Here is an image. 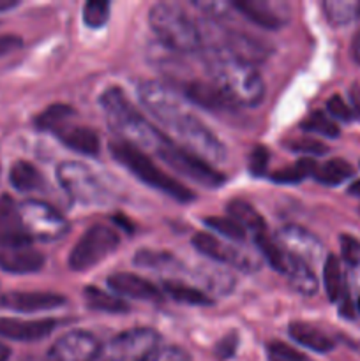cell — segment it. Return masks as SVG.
I'll return each mask as SVG.
<instances>
[{
  "label": "cell",
  "instance_id": "6da1fadb",
  "mask_svg": "<svg viewBox=\"0 0 360 361\" xmlns=\"http://www.w3.org/2000/svg\"><path fill=\"white\" fill-rule=\"evenodd\" d=\"M138 97L161 126L182 141L184 148L205 161H224V145L194 115L186 99L180 97L173 88L157 81H143L138 87Z\"/></svg>",
  "mask_w": 360,
  "mask_h": 361
},
{
  "label": "cell",
  "instance_id": "7a4b0ae2",
  "mask_svg": "<svg viewBox=\"0 0 360 361\" xmlns=\"http://www.w3.org/2000/svg\"><path fill=\"white\" fill-rule=\"evenodd\" d=\"M210 81L229 99L233 106L254 108L265 97V83L251 63L219 49H208L203 56Z\"/></svg>",
  "mask_w": 360,
  "mask_h": 361
},
{
  "label": "cell",
  "instance_id": "3957f363",
  "mask_svg": "<svg viewBox=\"0 0 360 361\" xmlns=\"http://www.w3.org/2000/svg\"><path fill=\"white\" fill-rule=\"evenodd\" d=\"M101 106L104 109L109 127L120 136V140L134 145L141 150H154L157 154L162 145L169 141L159 129H155L127 99L119 87H109L102 92Z\"/></svg>",
  "mask_w": 360,
  "mask_h": 361
},
{
  "label": "cell",
  "instance_id": "277c9868",
  "mask_svg": "<svg viewBox=\"0 0 360 361\" xmlns=\"http://www.w3.org/2000/svg\"><path fill=\"white\" fill-rule=\"evenodd\" d=\"M148 23L159 41L173 51L193 53L203 48L200 27L179 4H154L148 13Z\"/></svg>",
  "mask_w": 360,
  "mask_h": 361
},
{
  "label": "cell",
  "instance_id": "5b68a950",
  "mask_svg": "<svg viewBox=\"0 0 360 361\" xmlns=\"http://www.w3.org/2000/svg\"><path fill=\"white\" fill-rule=\"evenodd\" d=\"M109 150H112L113 159L116 162H120L122 166H126L138 180H141L143 183H147L148 187L155 190H161V192L168 194L173 200L180 201V203H189L194 200V194L187 189L186 185H182L180 182H176L175 178H172L169 175L162 173L157 166L152 162V159L148 155H145L134 145L127 143L124 140H116L109 143Z\"/></svg>",
  "mask_w": 360,
  "mask_h": 361
},
{
  "label": "cell",
  "instance_id": "8992f818",
  "mask_svg": "<svg viewBox=\"0 0 360 361\" xmlns=\"http://www.w3.org/2000/svg\"><path fill=\"white\" fill-rule=\"evenodd\" d=\"M56 180L67 196L76 203L87 204V207H101L109 201V194L104 185L81 162H62L56 169Z\"/></svg>",
  "mask_w": 360,
  "mask_h": 361
},
{
  "label": "cell",
  "instance_id": "52a82bcc",
  "mask_svg": "<svg viewBox=\"0 0 360 361\" xmlns=\"http://www.w3.org/2000/svg\"><path fill=\"white\" fill-rule=\"evenodd\" d=\"M157 345V331L152 328H133L101 345L94 361H145Z\"/></svg>",
  "mask_w": 360,
  "mask_h": 361
},
{
  "label": "cell",
  "instance_id": "ba28073f",
  "mask_svg": "<svg viewBox=\"0 0 360 361\" xmlns=\"http://www.w3.org/2000/svg\"><path fill=\"white\" fill-rule=\"evenodd\" d=\"M120 238L109 226H92L83 233L71 250L69 268L73 271H87L102 263L119 247Z\"/></svg>",
  "mask_w": 360,
  "mask_h": 361
},
{
  "label": "cell",
  "instance_id": "9c48e42d",
  "mask_svg": "<svg viewBox=\"0 0 360 361\" xmlns=\"http://www.w3.org/2000/svg\"><path fill=\"white\" fill-rule=\"evenodd\" d=\"M18 212H20L21 224L30 240L56 242L69 231L66 219L48 203L28 200L18 207Z\"/></svg>",
  "mask_w": 360,
  "mask_h": 361
},
{
  "label": "cell",
  "instance_id": "30bf717a",
  "mask_svg": "<svg viewBox=\"0 0 360 361\" xmlns=\"http://www.w3.org/2000/svg\"><path fill=\"white\" fill-rule=\"evenodd\" d=\"M157 155L166 164H169L173 169L180 171L187 178L198 182L200 185L215 189V187H221L224 183L222 173L212 168L208 161H205L200 155L193 154L187 148L176 147L173 141H166L161 147V150L157 152Z\"/></svg>",
  "mask_w": 360,
  "mask_h": 361
},
{
  "label": "cell",
  "instance_id": "8fae6325",
  "mask_svg": "<svg viewBox=\"0 0 360 361\" xmlns=\"http://www.w3.org/2000/svg\"><path fill=\"white\" fill-rule=\"evenodd\" d=\"M229 4L251 23L267 30H277L289 21V6L279 0H239Z\"/></svg>",
  "mask_w": 360,
  "mask_h": 361
},
{
  "label": "cell",
  "instance_id": "7c38bea8",
  "mask_svg": "<svg viewBox=\"0 0 360 361\" xmlns=\"http://www.w3.org/2000/svg\"><path fill=\"white\" fill-rule=\"evenodd\" d=\"M97 338L83 330L69 331L46 353L44 361H94L99 351Z\"/></svg>",
  "mask_w": 360,
  "mask_h": 361
},
{
  "label": "cell",
  "instance_id": "4fadbf2b",
  "mask_svg": "<svg viewBox=\"0 0 360 361\" xmlns=\"http://www.w3.org/2000/svg\"><path fill=\"white\" fill-rule=\"evenodd\" d=\"M277 243L296 261H302L313 268L321 261L323 245L313 233L299 228V226H286L277 233Z\"/></svg>",
  "mask_w": 360,
  "mask_h": 361
},
{
  "label": "cell",
  "instance_id": "5bb4252c",
  "mask_svg": "<svg viewBox=\"0 0 360 361\" xmlns=\"http://www.w3.org/2000/svg\"><path fill=\"white\" fill-rule=\"evenodd\" d=\"M193 247L200 250L201 254L210 257V259L219 261V263L233 264V267H239L240 270H258V267H260V263L251 254H247L246 250L236 249V247L229 245V243L221 242V240L214 238L208 233H196L193 236Z\"/></svg>",
  "mask_w": 360,
  "mask_h": 361
},
{
  "label": "cell",
  "instance_id": "9a60e30c",
  "mask_svg": "<svg viewBox=\"0 0 360 361\" xmlns=\"http://www.w3.org/2000/svg\"><path fill=\"white\" fill-rule=\"evenodd\" d=\"M30 236L21 224L20 212L9 196L0 197V247L18 249L30 245Z\"/></svg>",
  "mask_w": 360,
  "mask_h": 361
},
{
  "label": "cell",
  "instance_id": "2e32d148",
  "mask_svg": "<svg viewBox=\"0 0 360 361\" xmlns=\"http://www.w3.org/2000/svg\"><path fill=\"white\" fill-rule=\"evenodd\" d=\"M56 326H59V323L55 319L20 321L2 317L0 319V337L18 342H35L53 334Z\"/></svg>",
  "mask_w": 360,
  "mask_h": 361
},
{
  "label": "cell",
  "instance_id": "e0dca14e",
  "mask_svg": "<svg viewBox=\"0 0 360 361\" xmlns=\"http://www.w3.org/2000/svg\"><path fill=\"white\" fill-rule=\"evenodd\" d=\"M108 286L119 296L145 300V302H159V300H162L161 289L155 288L147 279H141L134 274H127V271H116V274L109 275Z\"/></svg>",
  "mask_w": 360,
  "mask_h": 361
},
{
  "label": "cell",
  "instance_id": "ac0fdd59",
  "mask_svg": "<svg viewBox=\"0 0 360 361\" xmlns=\"http://www.w3.org/2000/svg\"><path fill=\"white\" fill-rule=\"evenodd\" d=\"M66 298L55 293H23L13 291L0 298V305L16 312H39L64 305Z\"/></svg>",
  "mask_w": 360,
  "mask_h": 361
},
{
  "label": "cell",
  "instance_id": "d6986e66",
  "mask_svg": "<svg viewBox=\"0 0 360 361\" xmlns=\"http://www.w3.org/2000/svg\"><path fill=\"white\" fill-rule=\"evenodd\" d=\"M44 267V256L30 247L0 249V270L7 274H35Z\"/></svg>",
  "mask_w": 360,
  "mask_h": 361
},
{
  "label": "cell",
  "instance_id": "ffe728a7",
  "mask_svg": "<svg viewBox=\"0 0 360 361\" xmlns=\"http://www.w3.org/2000/svg\"><path fill=\"white\" fill-rule=\"evenodd\" d=\"M182 92L191 102L205 109H229L235 106L215 87L212 81H187L182 83Z\"/></svg>",
  "mask_w": 360,
  "mask_h": 361
},
{
  "label": "cell",
  "instance_id": "44dd1931",
  "mask_svg": "<svg viewBox=\"0 0 360 361\" xmlns=\"http://www.w3.org/2000/svg\"><path fill=\"white\" fill-rule=\"evenodd\" d=\"M56 137L73 152L88 155V157H95L101 152V141H99L97 133L92 130L90 127H78L67 123L64 129L56 133Z\"/></svg>",
  "mask_w": 360,
  "mask_h": 361
},
{
  "label": "cell",
  "instance_id": "7402d4cb",
  "mask_svg": "<svg viewBox=\"0 0 360 361\" xmlns=\"http://www.w3.org/2000/svg\"><path fill=\"white\" fill-rule=\"evenodd\" d=\"M288 331L293 341L299 342L304 348L311 349V351L328 353L334 349V341L328 335H325L321 330H318L316 326H313V324L296 321V323L289 324Z\"/></svg>",
  "mask_w": 360,
  "mask_h": 361
},
{
  "label": "cell",
  "instance_id": "603a6c76",
  "mask_svg": "<svg viewBox=\"0 0 360 361\" xmlns=\"http://www.w3.org/2000/svg\"><path fill=\"white\" fill-rule=\"evenodd\" d=\"M254 242L260 247L263 257L274 270L281 271L284 275L289 274V270L293 267V257L279 245L277 240H274L272 236H268L267 231H263L254 235Z\"/></svg>",
  "mask_w": 360,
  "mask_h": 361
},
{
  "label": "cell",
  "instance_id": "cb8c5ba5",
  "mask_svg": "<svg viewBox=\"0 0 360 361\" xmlns=\"http://www.w3.org/2000/svg\"><path fill=\"white\" fill-rule=\"evenodd\" d=\"M228 214L233 221L239 222L246 231H251L254 235L258 233L267 231V226H265L263 217L254 210V207H251L247 201L244 200H233L228 204Z\"/></svg>",
  "mask_w": 360,
  "mask_h": 361
},
{
  "label": "cell",
  "instance_id": "d4e9b609",
  "mask_svg": "<svg viewBox=\"0 0 360 361\" xmlns=\"http://www.w3.org/2000/svg\"><path fill=\"white\" fill-rule=\"evenodd\" d=\"M313 176L316 182L323 183V185L335 187L346 182L349 176H353V168L344 159H330L325 164L316 166Z\"/></svg>",
  "mask_w": 360,
  "mask_h": 361
},
{
  "label": "cell",
  "instance_id": "484cf974",
  "mask_svg": "<svg viewBox=\"0 0 360 361\" xmlns=\"http://www.w3.org/2000/svg\"><path fill=\"white\" fill-rule=\"evenodd\" d=\"M85 302L92 310L108 314H124L129 312V305L112 293H104L99 288H87L85 289Z\"/></svg>",
  "mask_w": 360,
  "mask_h": 361
},
{
  "label": "cell",
  "instance_id": "4316f807",
  "mask_svg": "<svg viewBox=\"0 0 360 361\" xmlns=\"http://www.w3.org/2000/svg\"><path fill=\"white\" fill-rule=\"evenodd\" d=\"M162 291H164L172 300L186 303V305H210L212 303V300L198 288L186 284V282L172 281V279H169V281H164Z\"/></svg>",
  "mask_w": 360,
  "mask_h": 361
},
{
  "label": "cell",
  "instance_id": "83f0119b",
  "mask_svg": "<svg viewBox=\"0 0 360 361\" xmlns=\"http://www.w3.org/2000/svg\"><path fill=\"white\" fill-rule=\"evenodd\" d=\"M9 182L20 192H32V190H37L42 185V176L35 169L34 164L27 161H18L11 168Z\"/></svg>",
  "mask_w": 360,
  "mask_h": 361
},
{
  "label": "cell",
  "instance_id": "f1b7e54d",
  "mask_svg": "<svg viewBox=\"0 0 360 361\" xmlns=\"http://www.w3.org/2000/svg\"><path fill=\"white\" fill-rule=\"evenodd\" d=\"M323 11L332 25H348L360 18V0H325Z\"/></svg>",
  "mask_w": 360,
  "mask_h": 361
},
{
  "label": "cell",
  "instance_id": "f546056e",
  "mask_svg": "<svg viewBox=\"0 0 360 361\" xmlns=\"http://www.w3.org/2000/svg\"><path fill=\"white\" fill-rule=\"evenodd\" d=\"M323 284L328 300L339 302V298H341L346 289V282L344 277H342L341 264H339V259L334 254H328L323 263Z\"/></svg>",
  "mask_w": 360,
  "mask_h": 361
},
{
  "label": "cell",
  "instance_id": "4dcf8cb0",
  "mask_svg": "<svg viewBox=\"0 0 360 361\" xmlns=\"http://www.w3.org/2000/svg\"><path fill=\"white\" fill-rule=\"evenodd\" d=\"M74 116V109L67 104H53L41 113L35 118V126L41 130H49V133H59L60 129L69 123Z\"/></svg>",
  "mask_w": 360,
  "mask_h": 361
},
{
  "label": "cell",
  "instance_id": "1f68e13d",
  "mask_svg": "<svg viewBox=\"0 0 360 361\" xmlns=\"http://www.w3.org/2000/svg\"><path fill=\"white\" fill-rule=\"evenodd\" d=\"M292 286L304 296H313L318 291V279L313 268L307 267L302 261L293 259V267L288 274Z\"/></svg>",
  "mask_w": 360,
  "mask_h": 361
},
{
  "label": "cell",
  "instance_id": "d6a6232c",
  "mask_svg": "<svg viewBox=\"0 0 360 361\" xmlns=\"http://www.w3.org/2000/svg\"><path fill=\"white\" fill-rule=\"evenodd\" d=\"M314 169H316V162L311 157H304L300 161H296L295 164L286 166L284 169H279L274 175H270L272 182L275 183H284V185H289V183H299L302 182L304 178H307L309 175H313Z\"/></svg>",
  "mask_w": 360,
  "mask_h": 361
},
{
  "label": "cell",
  "instance_id": "836d02e7",
  "mask_svg": "<svg viewBox=\"0 0 360 361\" xmlns=\"http://www.w3.org/2000/svg\"><path fill=\"white\" fill-rule=\"evenodd\" d=\"M203 222L208 228L224 236V238L233 240V242H244V240H246L247 231L239 224V222L233 221L232 217H207Z\"/></svg>",
  "mask_w": 360,
  "mask_h": 361
},
{
  "label": "cell",
  "instance_id": "e575fe53",
  "mask_svg": "<svg viewBox=\"0 0 360 361\" xmlns=\"http://www.w3.org/2000/svg\"><path fill=\"white\" fill-rule=\"evenodd\" d=\"M134 264L143 268H154V270L172 271L173 267H179L175 257L169 256L168 252H150V250H141L136 252Z\"/></svg>",
  "mask_w": 360,
  "mask_h": 361
},
{
  "label": "cell",
  "instance_id": "d590c367",
  "mask_svg": "<svg viewBox=\"0 0 360 361\" xmlns=\"http://www.w3.org/2000/svg\"><path fill=\"white\" fill-rule=\"evenodd\" d=\"M109 20V2L106 0H88L83 6V23L90 28L104 27Z\"/></svg>",
  "mask_w": 360,
  "mask_h": 361
},
{
  "label": "cell",
  "instance_id": "8d00e7d4",
  "mask_svg": "<svg viewBox=\"0 0 360 361\" xmlns=\"http://www.w3.org/2000/svg\"><path fill=\"white\" fill-rule=\"evenodd\" d=\"M302 129L307 130V133L321 134V136H325V137H337L339 136V127L335 126V123L321 111H314L309 118L304 120Z\"/></svg>",
  "mask_w": 360,
  "mask_h": 361
},
{
  "label": "cell",
  "instance_id": "74e56055",
  "mask_svg": "<svg viewBox=\"0 0 360 361\" xmlns=\"http://www.w3.org/2000/svg\"><path fill=\"white\" fill-rule=\"evenodd\" d=\"M268 358L270 361H307L300 353L292 349L282 342H272L268 344Z\"/></svg>",
  "mask_w": 360,
  "mask_h": 361
},
{
  "label": "cell",
  "instance_id": "f35d334b",
  "mask_svg": "<svg viewBox=\"0 0 360 361\" xmlns=\"http://www.w3.org/2000/svg\"><path fill=\"white\" fill-rule=\"evenodd\" d=\"M268 159H270V155H268L267 148L261 147V145L254 147L249 155V171L254 176H263L268 168Z\"/></svg>",
  "mask_w": 360,
  "mask_h": 361
},
{
  "label": "cell",
  "instance_id": "ab89813d",
  "mask_svg": "<svg viewBox=\"0 0 360 361\" xmlns=\"http://www.w3.org/2000/svg\"><path fill=\"white\" fill-rule=\"evenodd\" d=\"M145 361H191V358L184 349L175 348V345H166V348L155 349Z\"/></svg>",
  "mask_w": 360,
  "mask_h": 361
},
{
  "label": "cell",
  "instance_id": "60d3db41",
  "mask_svg": "<svg viewBox=\"0 0 360 361\" xmlns=\"http://www.w3.org/2000/svg\"><path fill=\"white\" fill-rule=\"evenodd\" d=\"M341 250L342 257L349 267H356L360 263V242L353 236H341Z\"/></svg>",
  "mask_w": 360,
  "mask_h": 361
},
{
  "label": "cell",
  "instance_id": "b9f144b4",
  "mask_svg": "<svg viewBox=\"0 0 360 361\" xmlns=\"http://www.w3.org/2000/svg\"><path fill=\"white\" fill-rule=\"evenodd\" d=\"M293 152H299L302 155H321L327 154L328 147L323 145L321 141H314V140H296L293 143L288 145Z\"/></svg>",
  "mask_w": 360,
  "mask_h": 361
},
{
  "label": "cell",
  "instance_id": "7bdbcfd3",
  "mask_svg": "<svg viewBox=\"0 0 360 361\" xmlns=\"http://www.w3.org/2000/svg\"><path fill=\"white\" fill-rule=\"evenodd\" d=\"M327 109H328V113L334 116V118L342 120V122H349V120L353 118L352 108H349V106L346 104L341 97H339V95H334V97L328 99Z\"/></svg>",
  "mask_w": 360,
  "mask_h": 361
},
{
  "label": "cell",
  "instance_id": "ee69618b",
  "mask_svg": "<svg viewBox=\"0 0 360 361\" xmlns=\"http://www.w3.org/2000/svg\"><path fill=\"white\" fill-rule=\"evenodd\" d=\"M21 48V39L14 35H0V56Z\"/></svg>",
  "mask_w": 360,
  "mask_h": 361
},
{
  "label": "cell",
  "instance_id": "f6af8a7d",
  "mask_svg": "<svg viewBox=\"0 0 360 361\" xmlns=\"http://www.w3.org/2000/svg\"><path fill=\"white\" fill-rule=\"evenodd\" d=\"M236 344H239V341H236L235 335L222 338V341L219 342V345H217L219 356H221V358H228V356H232L233 351H235Z\"/></svg>",
  "mask_w": 360,
  "mask_h": 361
},
{
  "label": "cell",
  "instance_id": "bcb514c9",
  "mask_svg": "<svg viewBox=\"0 0 360 361\" xmlns=\"http://www.w3.org/2000/svg\"><path fill=\"white\" fill-rule=\"evenodd\" d=\"M349 97H352V104L355 108V113L360 116V87L355 85V87L349 90Z\"/></svg>",
  "mask_w": 360,
  "mask_h": 361
},
{
  "label": "cell",
  "instance_id": "7dc6e473",
  "mask_svg": "<svg viewBox=\"0 0 360 361\" xmlns=\"http://www.w3.org/2000/svg\"><path fill=\"white\" fill-rule=\"evenodd\" d=\"M352 55H353V59H355V62L360 63V30L356 32L355 37H353V42H352Z\"/></svg>",
  "mask_w": 360,
  "mask_h": 361
},
{
  "label": "cell",
  "instance_id": "c3c4849f",
  "mask_svg": "<svg viewBox=\"0 0 360 361\" xmlns=\"http://www.w3.org/2000/svg\"><path fill=\"white\" fill-rule=\"evenodd\" d=\"M353 268V284H355L356 291H359V298H360V263Z\"/></svg>",
  "mask_w": 360,
  "mask_h": 361
},
{
  "label": "cell",
  "instance_id": "681fc988",
  "mask_svg": "<svg viewBox=\"0 0 360 361\" xmlns=\"http://www.w3.org/2000/svg\"><path fill=\"white\" fill-rule=\"evenodd\" d=\"M9 356H11L9 348H7L6 344H2V342H0V361H7V360H9Z\"/></svg>",
  "mask_w": 360,
  "mask_h": 361
},
{
  "label": "cell",
  "instance_id": "f907efd6",
  "mask_svg": "<svg viewBox=\"0 0 360 361\" xmlns=\"http://www.w3.org/2000/svg\"><path fill=\"white\" fill-rule=\"evenodd\" d=\"M348 194H352V196H355V197H360V180H356L355 183H352V185H349Z\"/></svg>",
  "mask_w": 360,
  "mask_h": 361
},
{
  "label": "cell",
  "instance_id": "816d5d0a",
  "mask_svg": "<svg viewBox=\"0 0 360 361\" xmlns=\"http://www.w3.org/2000/svg\"><path fill=\"white\" fill-rule=\"evenodd\" d=\"M16 4L18 2H14V0H0V11L11 9V7H14Z\"/></svg>",
  "mask_w": 360,
  "mask_h": 361
},
{
  "label": "cell",
  "instance_id": "f5cc1de1",
  "mask_svg": "<svg viewBox=\"0 0 360 361\" xmlns=\"http://www.w3.org/2000/svg\"><path fill=\"white\" fill-rule=\"evenodd\" d=\"M356 307H359V314H360V298L356 300Z\"/></svg>",
  "mask_w": 360,
  "mask_h": 361
}]
</instances>
